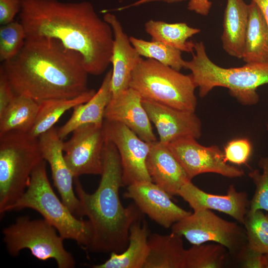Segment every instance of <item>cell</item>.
I'll return each mask as SVG.
<instances>
[{
    "label": "cell",
    "instance_id": "1",
    "mask_svg": "<svg viewBox=\"0 0 268 268\" xmlns=\"http://www.w3.org/2000/svg\"><path fill=\"white\" fill-rule=\"evenodd\" d=\"M19 22L26 39L50 38L79 53L89 74L103 73L111 64L112 29L88 1L21 0Z\"/></svg>",
    "mask_w": 268,
    "mask_h": 268
},
{
    "label": "cell",
    "instance_id": "2",
    "mask_svg": "<svg viewBox=\"0 0 268 268\" xmlns=\"http://www.w3.org/2000/svg\"><path fill=\"white\" fill-rule=\"evenodd\" d=\"M0 67L15 95L38 103L74 98L89 89L81 56L54 39H26L19 52Z\"/></svg>",
    "mask_w": 268,
    "mask_h": 268
},
{
    "label": "cell",
    "instance_id": "3",
    "mask_svg": "<svg viewBox=\"0 0 268 268\" xmlns=\"http://www.w3.org/2000/svg\"><path fill=\"white\" fill-rule=\"evenodd\" d=\"M96 191L86 192L78 178H74L75 192L83 215L88 218L92 237L87 248L100 253H120L127 248L131 226L141 218L142 212L134 203L125 207L119 191L124 186L120 158L115 145L105 140L103 169Z\"/></svg>",
    "mask_w": 268,
    "mask_h": 268
},
{
    "label": "cell",
    "instance_id": "4",
    "mask_svg": "<svg viewBox=\"0 0 268 268\" xmlns=\"http://www.w3.org/2000/svg\"><path fill=\"white\" fill-rule=\"evenodd\" d=\"M192 54V59L185 61L184 68L191 71L200 97H205L216 87H223L241 104L253 105L258 103L257 88L268 83V64L220 67L209 59L202 41L195 43Z\"/></svg>",
    "mask_w": 268,
    "mask_h": 268
},
{
    "label": "cell",
    "instance_id": "5",
    "mask_svg": "<svg viewBox=\"0 0 268 268\" xmlns=\"http://www.w3.org/2000/svg\"><path fill=\"white\" fill-rule=\"evenodd\" d=\"M24 208L39 212L64 239L74 240L87 248L92 237L91 224L75 216L57 196L49 181L44 160L33 171L26 191L5 212Z\"/></svg>",
    "mask_w": 268,
    "mask_h": 268
},
{
    "label": "cell",
    "instance_id": "6",
    "mask_svg": "<svg viewBox=\"0 0 268 268\" xmlns=\"http://www.w3.org/2000/svg\"><path fill=\"white\" fill-rule=\"evenodd\" d=\"M43 160L38 138L20 131L0 135V215L23 195Z\"/></svg>",
    "mask_w": 268,
    "mask_h": 268
},
{
    "label": "cell",
    "instance_id": "7",
    "mask_svg": "<svg viewBox=\"0 0 268 268\" xmlns=\"http://www.w3.org/2000/svg\"><path fill=\"white\" fill-rule=\"evenodd\" d=\"M142 99L184 111L195 112L197 86L191 74H184L151 59H143L129 84Z\"/></svg>",
    "mask_w": 268,
    "mask_h": 268
},
{
    "label": "cell",
    "instance_id": "8",
    "mask_svg": "<svg viewBox=\"0 0 268 268\" xmlns=\"http://www.w3.org/2000/svg\"><path fill=\"white\" fill-rule=\"evenodd\" d=\"M2 234L11 256H16L26 249L38 260H55L59 268H73L75 266L73 257L64 247V239L56 228L44 218L19 217L3 229Z\"/></svg>",
    "mask_w": 268,
    "mask_h": 268
},
{
    "label": "cell",
    "instance_id": "9",
    "mask_svg": "<svg viewBox=\"0 0 268 268\" xmlns=\"http://www.w3.org/2000/svg\"><path fill=\"white\" fill-rule=\"evenodd\" d=\"M171 230L193 245L207 242L220 244L236 258L247 245L245 229L237 223L222 218L209 209L194 211L174 223Z\"/></svg>",
    "mask_w": 268,
    "mask_h": 268
},
{
    "label": "cell",
    "instance_id": "10",
    "mask_svg": "<svg viewBox=\"0 0 268 268\" xmlns=\"http://www.w3.org/2000/svg\"><path fill=\"white\" fill-rule=\"evenodd\" d=\"M105 139L112 142L118 151L122 169L123 186L152 181L146 167L150 142H146L124 125L104 119Z\"/></svg>",
    "mask_w": 268,
    "mask_h": 268
},
{
    "label": "cell",
    "instance_id": "11",
    "mask_svg": "<svg viewBox=\"0 0 268 268\" xmlns=\"http://www.w3.org/2000/svg\"><path fill=\"white\" fill-rule=\"evenodd\" d=\"M64 142L66 162L74 178L83 175H100L103 169V151L105 136L103 125L80 126Z\"/></svg>",
    "mask_w": 268,
    "mask_h": 268
},
{
    "label": "cell",
    "instance_id": "12",
    "mask_svg": "<svg viewBox=\"0 0 268 268\" xmlns=\"http://www.w3.org/2000/svg\"><path fill=\"white\" fill-rule=\"evenodd\" d=\"M189 179L205 173H213L233 178L244 175L243 171L229 165L223 151L217 145L205 146L193 137H184L168 144Z\"/></svg>",
    "mask_w": 268,
    "mask_h": 268
},
{
    "label": "cell",
    "instance_id": "13",
    "mask_svg": "<svg viewBox=\"0 0 268 268\" xmlns=\"http://www.w3.org/2000/svg\"><path fill=\"white\" fill-rule=\"evenodd\" d=\"M124 197L133 200L142 214L166 228L192 213L175 204L169 194L152 181L128 186Z\"/></svg>",
    "mask_w": 268,
    "mask_h": 268
},
{
    "label": "cell",
    "instance_id": "14",
    "mask_svg": "<svg viewBox=\"0 0 268 268\" xmlns=\"http://www.w3.org/2000/svg\"><path fill=\"white\" fill-rule=\"evenodd\" d=\"M43 159L48 162L55 187L61 200L76 217L83 216L80 203L73 190L74 177L64 154V141L57 129L52 128L38 137Z\"/></svg>",
    "mask_w": 268,
    "mask_h": 268
},
{
    "label": "cell",
    "instance_id": "15",
    "mask_svg": "<svg viewBox=\"0 0 268 268\" xmlns=\"http://www.w3.org/2000/svg\"><path fill=\"white\" fill-rule=\"evenodd\" d=\"M143 106L156 128L159 141L169 144L184 137L198 139L201 124L195 112L184 111L142 99Z\"/></svg>",
    "mask_w": 268,
    "mask_h": 268
},
{
    "label": "cell",
    "instance_id": "16",
    "mask_svg": "<svg viewBox=\"0 0 268 268\" xmlns=\"http://www.w3.org/2000/svg\"><path fill=\"white\" fill-rule=\"evenodd\" d=\"M178 196L187 202L194 211L216 210L242 224L249 208L247 194L244 191H237L233 184L229 186L226 194L219 195L205 192L190 181L182 187Z\"/></svg>",
    "mask_w": 268,
    "mask_h": 268
},
{
    "label": "cell",
    "instance_id": "17",
    "mask_svg": "<svg viewBox=\"0 0 268 268\" xmlns=\"http://www.w3.org/2000/svg\"><path fill=\"white\" fill-rule=\"evenodd\" d=\"M142 100L140 95L131 87L112 96L104 119L122 124L143 140L153 142L156 137Z\"/></svg>",
    "mask_w": 268,
    "mask_h": 268
},
{
    "label": "cell",
    "instance_id": "18",
    "mask_svg": "<svg viewBox=\"0 0 268 268\" xmlns=\"http://www.w3.org/2000/svg\"><path fill=\"white\" fill-rule=\"evenodd\" d=\"M103 19L111 26L114 36L111 58V89L114 96L129 88L132 73L143 59L132 44L115 15L106 13Z\"/></svg>",
    "mask_w": 268,
    "mask_h": 268
},
{
    "label": "cell",
    "instance_id": "19",
    "mask_svg": "<svg viewBox=\"0 0 268 268\" xmlns=\"http://www.w3.org/2000/svg\"><path fill=\"white\" fill-rule=\"evenodd\" d=\"M146 167L152 182L171 197L178 195L182 187L191 181L168 144L159 140L150 142Z\"/></svg>",
    "mask_w": 268,
    "mask_h": 268
},
{
    "label": "cell",
    "instance_id": "20",
    "mask_svg": "<svg viewBox=\"0 0 268 268\" xmlns=\"http://www.w3.org/2000/svg\"><path fill=\"white\" fill-rule=\"evenodd\" d=\"M112 69L106 73L97 92L87 102L74 107L68 120L57 129L62 139L80 126L103 124L105 110L112 96Z\"/></svg>",
    "mask_w": 268,
    "mask_h": 268
},
{
    "label": "cell",
    "instance_id": "21",
    "mask_svg": "<svg viewBox=\"0 0 268 268\" xmlns=\"http://www.w3.org/2000/svg\"><path fill=\"white\" fill-rule=\"evenodd\" d=\"M248 18L244 0H227L221 39L223 49L232 57L242 59Z\"/></svg>",
    "mask_w": 268,
    "mask_h": 268
},
{
    "label": "cell",
    "instance_id": "22",
    "mask_svg": "<svg viewBox=\"0 0 268 268\" xmlns=\"http://www.w3.org/2000/svg\"><path fill=\"white\" fill-rule=\"evenodd\" d=\"M141 219L131 226L129 242L121 253H110L109 258L104 263L93 265V268H143L148 253L149 231L145 221Z\"/></svg>",
    "mask_w": 268,
    "mask_h": 268
},
{
    "label": "cell",
    "instance_id": "23",
    "mask_svg": "<svg viewBox=\"0 0 268 268\" xmlns=\"http://www.w3.org/2000/svg\"><path fill=\"white\" fill-rule=\"evenodd\" d=\"M148 253L143 268H184L185 249L182 237L171 232L149 234Z\"/></svg>",
    "mask_w": 268,
    "mask_h": 268
},
{
    "label": "cell",
    "instance_id": "24",
    "mask_svg": "<svg viewBox=\"0 0 268 268\" xmlns=\"http://www.w3.org/2000/svg\"><path fill=\"white\" fill-rule=\"evenodd\" d=\"M249 18L242 59L246 64H268V26L257 4H248Z\"/></svg>",
    "mask_w": 268,
    "mask_h": 268
},
{
    "label": "cell",
    "instance_id": "25",
    "mask_svg": "<svg viewBox=\"0 0 268 268\" xmlns=\"http://www.w3.org/2000/svg\"><path fill=\"white\" fill-rule=\"evenodd\" d=\"M145 32L151 40L164 43L181 52L192 53L195 43L188 41L200 33L201 29L189 26L185 22L169 23L150 19L144 25Z\"/></svg>",
    "mask_w": 268,
    "mask_h": 268
},
{
    "label": "cell",
    "instance_id": "26",
    "mask_svg": "<svg viewBox=\"0 0 268 268\" xmlns=\"http://www.w3.org/2000/svg\"><path fill=\"white\" fill-rule=\"evenodd\" d=\"M39 103L24 95H15L0 115V135L11 131L28 133L39 111Z\"/></svg>",
    "mask_w": 268,
    "mask_h": 268
},
{
    "label": "cell",
    "instance_id": "27",
    "mask_svg": "<svg viewBox=\"0 0 268 268\" xmlns=\"http://www.w3.org/2000/svg\"><path fill=\"white\" fill-rule=\"evenodd\" d=\"M95 93L94 89H89L74 98L51 99L41 102L35 122L28 133L34 137L38 138L53 128L66 112L87 102Z\"/></svg>",
    "mask_w": 268,
    "mask_h": 268
},
{
    "label": "cell",
    "instance_id": "28",
    "mask_svg": "<svg viewBox=\"0 0 268 268\" xmlns=\"http://www.w3.org/2000/svg\"><path fill=\"white\" fill-rule=\"evenodd\" d=\"M228 254L227 249L218 243L193 245L185 250L184 268H222Z\"/></svg>",
    "mask_w": 268,
    "mask_h": 268
},
{
    "label": "cell",
    "instance_id": "29",
    "mask_svg": "<svg viewBox=\"0 0 268 268\" xmlns=\"http://www.w3.org/2000/svg\"><path fill=\"white\" fill-rule=\"evenodd\" d=\"M129 38L141 57L154 60L178 71L184 68L185 61L182 58L181 51L156 41H146L134 36Z\"/></svg>",
    "mask_w": 268,
    "mask_h": 268
},
{
    "label": "cell",
    "instance_id": "30",
    "mask_svg": "<svg viewBox=\"0 0 268 268\" xmlns=\"http://www.w3.org/2000/svg\"><path fill=\"white\" fill-rule=\"evenodd\" d=\"M243 225L248 247L263 254H268V215L262 210L248 212Z\"/></svg>",
    "mask_w": 268,
    "mask_h": 268
},
{
    "label": "cell",
    "instance_id": "31",
    "mask_svg": "<svg viewBox=\"0 0 268 268\" xmlns=\"http://www.w3.org/2000/svg\"><path fill=\"white\" fill-rule=\"evenodd\" d=\"M26 33L22 24L13 21L0 27V61L2 63L14 57L23 47Z\"/></svg>",
    "mask_w": 268,
    "mask_h": 268
},
{
    "label": "cell",
    "instance_id": "32",
    "mask_svg": "<svg viewBox=\"0 0 268 268\" xmlns=\"http://www.w3.org/2000/svg\"><path fill=\"white\" fill-rule=\"evenodd\" d=\"M258 165L262 173L258 169L252 170L249 176L256 187L255 192L250 201L248 212L265 210L268 212V157H261Z\"/></svg>",
    "mask_w": 268,
    "mask_h": 268
},
{
    "label": "cell",
    "instance_id": "33",
    "mask_svg": "<svg viewBox=\"0 0 268 268\" xmlns=\"http://www.w3.org/2000/svg\"><path fill=\"white\" fill-rule=\"evenodd\" d=\"M252 152V145L247 138H237L230 141L224 148V156L227 162L236 165L245 164Z\"/></svg>",
    "mask_w": 268,
    "mask_h": 268
},
{
    "label": "cell",
    "instance_id": "34",
    "mask_svg": "<svg viewBox=\"0 0 268 268\" xmlns=\"http://www.w3.org/2000/svg\"><path fill=\"white\" fill-rule=\"evenodd\" d=\"M237 258L241 267L244 268H265V255L246 247Z\"/></svg>",
    "mask_w": 268,
    "mask_h": 268
},
{
    "label": "cell",
    "instance_id": "35",
    "mask_svg": "<svg viewBox=\"0 0 268 268\" xmlns=\"http://www.w3.org/2000/svg\"><path fill=\"white\" fill-rule=\"evenodd\" d=\"M21 8V0H0V24L13 22Z\"/></svg>",
    "mask_w": 268,
    "mask_h": 268
},
{
    "label": "cell",
    "instance_id": "36",
    "mask_svg": "<svg viewBox=\"0 0 268 268\" xmlns=\"http://www.w3.org/2000/svg\"><path fill=\"white\" fill-rule=\"evenodd\" d=\"M7 77L0 67V115L5 110L15 96Z\"/></svg>",
    "mask_w": 268,
    "mask_h": 268
},
{
    "label": "cell",
    "instance_id": "37",
    "mask_svg": "<svg viewBox=\"0 0 268 268\" xmlns=\"http://www.w3.org/2000/svg\"><path fill=\"white\" fill-rule=\"evenodd\" d=\"M211 2L209 0H190L188 9L197 14L206 16L209 11Z\"/></svg>",
    "mask_w": 268,
    "mask_h": 268
},
{
    "label": "cell",
    "instance_id": "38",
    "mask_svg": "<svg viewBox=\"0 0 268 268\" xmlns=\"http://www.w3.org/2000/svg\"><path fill=\"white\" fill-rule=\"evenodd\" d=\"M184 0H138L129 5L125 6L123 7H121L119 8V9L123 10L127 8H129L130 7L136 6H138L143 4L151 2H154V1H163L164 2L171 3L183 1Z\"/></svg>",
    "mask_w": 268,
    "mask_h": 268
},
{
    "label": "cell",
    "instance_id": "39",
    "mask_svg": "<svg viewBox=\"0 0 268 268\" xmlns=\"http://www.w3.org/2000/svg\"><path fill=\"white\" fill-rule=\"evenodd\" d=\"M259 6L266 19L268 26V0H252Z\"/></svg>",
    "mask_w": 268,
    "mask_h": 268
},
{
    "label": "cell",
    "instance_id": "40",
    "mask_svg": "<svg viewBox=\"0 0 268 268\" xmlns=\"http://www.w3.org/2000/svg\"><path fill=\"white\" fill-rule=\"evenodd\" d=\"M265 255V268H268V254Z\"/></svg>",
    "mask_w": 268,
    "mask_h": 268
},
{
    "label": "cell",
    "instance_id": "41",
    "mask_svg": "<svg viewBox=\"0 0 268 268\" xmlns=\"http://www.w3.org/2000/svg\"><path fill=\"white\" fill-rule=\"evenodd\" d=\"M267 129L268 131V123L267 124Z\"/></svg>",
    "mask_w": 268,
    "mask_h": 268
}]
</instances>
